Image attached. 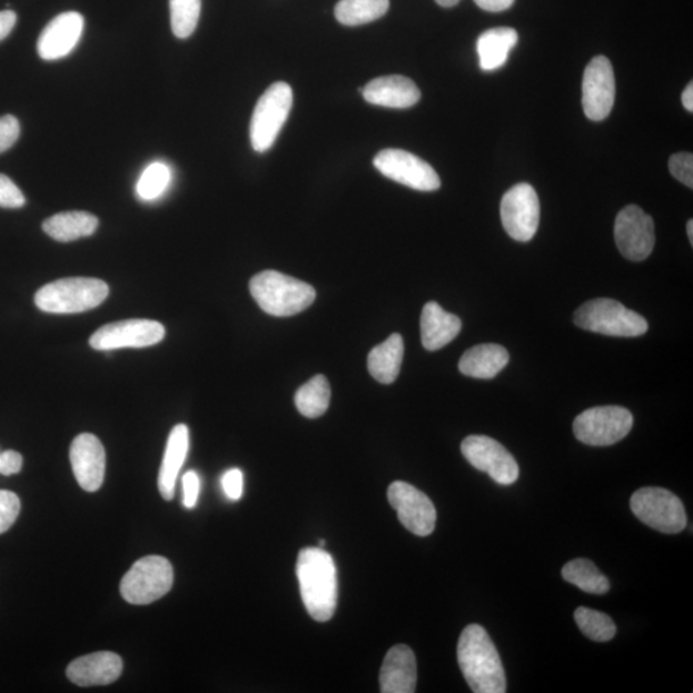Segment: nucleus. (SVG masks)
<instances>
[{"mask_svg": "<svg viewBox=\"0 0 693 693\" xmlns=\"http://www.w3.org/2000/svg\"><path fill=\"white\" fill-rule=\"evenodd\" d=\"M221 487L225 496L231 501H238L244 496L245 477L239 469H230L222 475Z\"/></svg>", "mask_w": 693, "mask_h": 693, "instance_id": "4c0bfd02", "label": "nucleus"}, {"mask_svg": "<svg viewBox=\"0 0 693 693\" xmlns=\"http://www.w3.org/2000/svg\"><path fill=\"white\" fill-rule=\"evenodd\" d=\"M99 221L95 215L82 211L57 214L43 222L48 236L61 244L93 236Z\"/></svg>", "mask_w": 693, "mask_h": 693, "instance_id": "393cba45", "label": "nucleus"}, {"mask_svg": "<svg viewBox=\"0 0 693 693\" xmlns=\"http://www.w3.org/2000/svg\"><path fill=\"white\" fill-rule=\"evenodd\" d=\"M27 204V199L16 184L6 175L0 174V207L21 208Z\"/></svg>", "mask_w": 693, "mask_h": 693, "instance_id": "c9c22d12", "label": "nucleus"}, {"mask_svg": "<svg viewBox=\"0 0 693 693\" xmlns=\"http://www.w3.org/2000/svg\"><path fill=\"white\" fill-rule=\"evenodd\" d=\"M563 578L574 584L586 594L605 595L611 590V582L588 558H575L564 565Z\"/></svg>", "mask_w": 693, "mask_h": 693, "instance_id": "cd10ccee", "label": "nucleus"}, {"mask_svg": "<svg viewBox=\"0 0 693 693\" xmlns=\"http://www.w3.org/2000/svg\"><path fill=\"white\" fill-rule=\"evenodd\" d=\"M21 511L19 496L11 491H0V534L12 527Z\"/></svg>", "mask_w": 693, "mask_h": 693, "instance_id": "72a5a7b5", "label": "nucleus"}, {"mask_svg": "<svg viewBox=\"0 0 693 693\" xmlns=\"http://www.w3.org/2000/svg\"><path fill=\"white\" fill-rule=\"evenodd\" d=\"M189 451V429L186 424H179L170 433L165 449L160 474H158V489L166 501L175 496V486L179 473Z\"/></svg>", "mask_w": 693, "mask_h": 693, "instance_id": "5701e85b", "label": "nucleus"}, {"mask_svg": "<svg viewBox=\"0 0 693 693\" xmlns=\"http://www.w3.org/2000/svg\"><path fill=\"white\" fill-rule=\"evenodd\" d=\"M574 323L581 329L611 337H640L649 330L644 316L608 298L583 304L574 314Z\"/></svg>", "mask_w": 693, "mask_h": 693, "instance_id": "39448f33", "label": "nucleus"}, {"mask_svg": "<svg viewBox=\"0 0 693 693\" xmlns=\"http://www.w3.org/2000/svg\"><path fill=\"white\" fill-rule=\"evenodd\" d=\"M614 236L615 244L625 258L644 261L655 247L653 217L636 205L627 206L616 216Z\"/></svg>", "mask_w": 693, "mask_h": 693, "instance_id": "ddd939ff", "label": "nucleus"}, {"mask_svg": "<svg viewBox=\"0 0 693 693\" xmlns=\"http://www.w3.org/2000/svg\"><path fill=\"white\" fill-rule=\"evenodd\" d=\"M296 571L308 614L316 622L330 621L338 603L337 566L331 555L320 547L304 548Z\"/></svg>", "mask_w": 693, "mask_h": 693, "instance_id": "f257e3e1", "label": "nucleus"}, {"mask_svg": "<svg viewBox=\"0 0 693 693\" xmlns=\"http://www.w3.org/2000/svg\"><path fill=\"white\" fill-rule=\"evenodd\" d=\"M377 170L390 180L420 191L440 188L436 170L428 164L403 149H384L374 158Z\"/></svg>", "mask_w": 693, "mask_h": 693, "instance_id": "9b49d317", "label": "nucleus"}, {"mask_svg": "<svg viewBox=\"0 0 693 693\" xmlns=\"http://www.w3.org/2000/svg\"><path fill=\"white\" fill-rule=\"evenodd\" d=\"M516 43L517 32L512 28H496L483 32L477 41L481 69L495 71L503 67Z\"/></svg>", "mask_w": 693, "mask_h": 693, "instance_id": "bb28decb", "label": "nucleus"}, {"mask_svg": "<svg viewBox=\"0 0 693 693\" xmlns=\"http://www.w3.org/2000/svg\"><path fill=\"white\" fill-rule=\"evenodd\" d=\"M389 10V0H339L336 19L346 27H360L382 19Z\"/></svg>", "mask_w": 693, "mask_h": 693, "instance_id": "c756f323", "label": "nucleus"}, {"mask_svg": "<svg viewBox=\"0 0 693 693\" xmlns=\"http://www.w3.org/2000/svg\"><path fill=\"white\" fill-rule=\"evenodd\" d=\"M249 290L263 311L277 317L303 313L316 298L310 284L274 270L255 275L249 281Z\"/></svg>", "mask_w": 693, "mask_h": 693, "instance_id": "7ed1b4c3", "label": "nucleus"}, {"mask_svg": "<svg viewBox=\"0 0 693 693\" xmlns=\"http://www.w3.org/2000/svg\"><path fill=\"white\" fill-rule=\"evenodd\" d=\"M330 384L324 375H316L297 390L295 404L298 412L308 419H316L327 413L330 404Z\"/></svg>", "mask_w": 693, "mask_h": 693, "instance_id": "c85d7f7f", "label": "nucleus"}, {"mask_svg": "<svg viewBox=\"0 0 693 693\" xmlns=\"http://www.w3.org/2000/svg\"><path fill=\"white\" fill-rule=\"evenodd\" d=\"M574 620L584 636L592 641L607 642L615 637L616 625L607 614L582 606L575 611Z\"/></svg>", "mask_w": 693, "mask_h": 693, "instance_id": "7c9ffc66", "label": "nucleus"}, {"mask_svg": "<svg viewBox=\"0 0 693 693\" xmlns=\"http://www.w3.org/2000/svg\"><path fill=\"white\" fill-rule=\"evenodd\" d=\"M165 333L164 325L154 320H123L98 329L90 337L89 344L97 350L145 348L160 344Z\"/></svg>", "mask_w": 693, "mask_h": 693, "instance_id": "2eb2a0df", "label": "nucleus"}, {"mask_svg": "<svg viewBox=\"0 0 693 693\" xmlns=\"http://www.w3.org/2000/svg\"><path fill=\"white\" fill-rule=\"evenodd\" d=\"M457 661L475 693H505L506 675L498 651L486 630L471 624L457 645Z\"/></svg>", "mask_w": 693, "mask_h": 693, "instance_id": "f03ea898", "label": "nucleus"}, {"mask_svg": "<svg viewBox=\"0 0 693 693\" xmlns=\"http://www.w3.org/2000/svg\"><path fill=\"white\" fill-rule=\"evenodd\" d=\"M294 105V91L287 82H275L256 105L250 120V145L258 154L269 150L287 122Z\"/></svg>", "mask_w": 693, "mask_h": 693, "instance_id": "423d86ee", "label": "nucleus"}, {"mask_svg": "<svg viewBox=\"0 0 693 693\" xmlns=\"http://www.w3.org/2000/svg\"><path fill=\"white\" fill-rule=\"evenodd\" d=\"M462 453L475 469L487 473L501 486H511L519 478L514 456L494 438L469 436L463 440Z\"/></svg>", "mask_w": 693, "mask_h": 693, "instance_id": "f8f14e48", "label": "nucleus"}, {"mask_svg": "<svg viewBox=\"0 0 693 693\" xmlns=\"http://www.w3.org/2000/svg\"><path fill=\"white\" fill-rule=\"evenodd\" d=\"M437 4L445 8L455 7L462 2V0H436Z\"/></svg>", "mask_w": 693, "mask_h": 693, "instance_id": "c03bdc74", "label": "nucleus"}, {"mask_svg": "<svg viewBox=\"0 0 693 693\" xmlns=\"http://www.w3.org/2000/svg\"><path fill=\"white\" fill-rule=\"evenodd\" d=\"M539 217V199L531 184H517L501 200V220L508 236L517 241H529L536 236Z\"/></svg>", "mask_w": 693, "mask_h": 693, "instance_id": "9d476101", "label": "nucleus"}, {"mask_svg": "<svg viewBox=\"0 0 693 693\" xmlns=\"http://www.w3.org/2000/svg\"><path fill=\"white\" fill-rule=\"evenodd\" d=\"M171 182L170 167L164 162L150 164L137 184V195L145 202L164 196Z\"/></svg>", "mask_w": 693, "mask_h": 693, "instance_id": "473e14b6", "label": "nucleus"}, {"mask_svg": "<svg viewBox=\"0 0 693 693\" xmlns=\"http://www.w3.org/2000/svg\"><path fill=\"white\" fill-rule=\"evenodd\" d=\"M362 93L367 103L387 108H410L419 102L422 93L416 83L400 75L374 79Z\"/></svg>", "mask_w": 693, "mask_h": 693, "instance_id": "aec40b11", "label": "nucleus"}, {"mask_svg": "<svg viewBox=\"0 0 693 693\" xmlns=\"http://www.w3.org/2000/svg\"><path fill=\"white\" fill-rule=\"evenodd\" d=\"M633 415L621 406L592 407L575 417L574 436L584 445L612 446L628 436Z\"/></svg>", "mask_w": 693, "mask_h": 693, "instance_id": "1a4fd4ad", "label": "nucleus"}, {"mask_svg": "<svg viewBox=\"0 0 693 693\" xmlns=\"http://www.w3.org/2000/svg\"><path fill=\"white\" fill-rule=\"evenodd\" d=\"M463 328L462 320L437 303L424 306L420 317L422 341L425 349L438 350L453 341Z\"/></svg>", "mask_w": 693, "mask_h": 693, "instance_id": "4be33fe9", "label": "nucleus"}, {"mask_svg": "<svg viewBox=\"0 0 693 693\" xmlns=\"http://www.w3.org/2000/svg\"><path fill=\"white\" fill-rule=\"evenodd\" d=\"M482 10L487 12H504L511 8L515 0H474Z\"/></svg>", "mask_w": 693, "mask_h": 693, "instance_id": "a19ab883", "label": "nucleus"}, {"mask_svg": "<svg viewBox=\"0 0 693 693\" xmlns=\"http://www.w3.org/2000/svg\"><path fill=\"white\" fill-rule=\"evenodd\" d=\"M20 122L14 116L0 117V154L10 149L20 138Z\"/></svg>", "mask_w": 693, "mask_h": 693, "instance_id": "e433bc0d", "label": "nucleus"}, {"mask_svg": "<svg viewBox=\"0 0 693 693\" xmlns=\"http://www.w3.org/2000/svg\"><path fill=\"white\" fill-rule=\"evenodd\" d=\"M682 103L689 112H693V83L690 82L682 93Z\"/></svg>", "mask_w": 693, "mask_h": 693, "instance_id": "37998d69", "label": "nucleus"}, {"mask_svg": "<svg viewBox=\"0 0 693 693\" xmlns=\"http://www.w3.org/2000/svg\"><path fill=\"white\" fill-rule=\"evenodd\" d=\"M200 491V479L196 472H188L182 475V505L194 508L197 505Z\"/></svg>", "mask_w": 693, "mask_h": 693, "instance_id": "58836bf2", "label": "nucleus"}, {"mask_svg": "<svg viewBox=\"0 0 693 693\" xmlns=\"http://www.w3.org/2000/svg\"><path fill=\"white\" fill-rule=\"evenodd\" d=\"M122 667L119 655L110 651H100L78 657L67 666L66 675L80 687L107 686L120 679Z\"/></svg>", "mask_w": 693, "mask_h": 693, "instance_id": "6ab92c4d", "label": "nucleus"}, {"mask_svg": "<svg viewBox=\"0 0 693 693\" xmlns=\"http://www.w3.org/2000/svg\"><path fill=\"white\" fill-rule=\"evenodd\" d=\"M23 458L16 451L8 449L0 453V474L10 477V475L20 473L22 469Z\"/></svg>", "mask_w": 693, "mask_h": 693, "instance_id": "ea45409f", "label": "nucleus"}, {"mask_svg": "<svg viewBox=\"0 0 693 693\" xmlns=\"http://www.w3.org/2000/svg\"><path fill=\"white\" fill-rule=\"evenodd\" d=\"M687 236L691 241V246H693V221L692 220L687 222Z\"/></svg>", "mask_w": 693, "mask_h": 693, "instance_id": "a18cd8bd", "label": "nucleus"}, {"mask_svg": "<svg viewBox=\"0 0 693 693\" xmlns=\"http://www.w3.org/2000/svg\"><path fill=\"white\" fill-rule=\"evenodd\" d=\"M405 345L399 334L384 340L382 345L374 347L367 357V367L375 380L383 384L394 383L403 365Z\"/></svg>", "mask_w": 693, "mask_h": 693, "instance_id": "a878e982", "label": "nucleus"}, {"mask_svg": "<svg viewBox=\"0 0 693 693\" xmlns=\"http://www.w3.org/2000/svg\"><path fill=\"white\" fill-rule=\"evenodd\" d=\"M631 511L647 527L665 534H675L687 527L686 508L671 491L645 487L634 492Z\"/></svg>", "mask_w": 693, "mask_h": 693, "instance_id": "6e6552de", "label": "nucleus"}, {"mask_svg": "<svg viewBox=\"0 0 693 693\" xmlns=\"http://www.w3.org/2000/svg\"><path fill=\"white\" fill-rule=\"evenodd\" d=\"M388 499L400 524L415 536L427 537L434 532L437 512L432 499L406 482H394L388 488Z\"/></svg>", "mask_w": 693, "mask_h": 693, "instance_id": "4468645a", "label": "nucleus"}, {"mask_svg": "<svg viewBox=\"0 0 693 693\" xmlns=\"http://www.w3.org/2000/svg\"><path fill=\"white\" fill-rule=\"evenodd\" d=\"M70 461L75 478L87 492L102 487L106 474V451L95 434L82 433L73 439Z\"/></svg>", "mask_w": 693, "mask_h": 693, "instance_id": "f3484780", "label": "nucleus"}, {"mask_svg": "<svg viewBox=\"0 0 693 693\" xmlns=\"http://www.w3.org/2000/svg\"><path fill=\"white\" fill-rule=\"evenodd\" d=\"M172 583L171 563L166 557L150 555L140 558L123 575L120 592L131 605H148L169 594Z\"/></svg>", "mask_w": 693, "mask_h": 693, "instance_id": "0eeeda50", "label": "nucleus"}, {"mask_svg": "<svg viewBox=\"0 0 693 693\" xmlns=\"http://www.w3.org/2000/svg\"><path fill=\"white\" fill-rule=\"evenodd\" d=\"M583 111L592 121H603L611 115L615 102V75L608 58L597 56L583 75Z\"/></svg>", "mask_w": 693, "mask_h": 693, "instance_id": "dca6fc26", "label": "nucleus"}, {"mask_svg": "<svg viewBox=\"0 0 693 693\" xmlns=\"http://www.w3.org/2000/svg\"><path fill=\"white\" fill-rule=\"evenodd\" d=\"M511 356L499 345H479L467 349L458 363V370L475 379H494L505 369Z\"/></svg>", "mask_w": 693, "mask_h": 693, "instance_id": "b1692460", "label": "nucleus"}, {"mask_svg": "<svg viewBox=\"0 0 693 693\" xmlns=\"http://www.w3.org/2000/svg\"><path fill=\"white\" fill-rule=\"evenodd\" d=\"M417 665L414 651L406 645L392 647L380 671L383 693H413L416 690Z\"/></svg>", "mask_w": 693, "mask_h": 693, "instance_id": "412c9836", "label": "nucleus"}, {"mask_svg": "<svg viewBox=\"0 0 693 693\" xmlns=\"http://www.w3.org/2000/svg\"><path fill=\"white\" fill-rule=\"evenodd\" d=\"M17 14L13 11H0V41L4 40L16 27Z\"/></svg>", "mask_w": 693, "mask_h": 693, "instance_id": "79ce46f5", "label": "nucleus"}, {"mask_svg": "<svg viewBox=\"0 0 693 693\" xmlns=\"http://www.w3.org/2000/svg\"><path fill=\"white\" fill-rule=\"evenodd\" d=\"M83 17L78 12H65L55 17L38 40V53L41 60L57 61L69 56L79 41L83 31Z\"/></svg>", "mask_w": 693, "mask_h": 693, "instance_id": "a211bd4d", "label": "nucleus"}, {"mask_svg": "<svg viewBox=\"0 0 693 693\" xmlns=\"http://www.w3.org/2000/svg\"><path fill=\"white\" fill-rule=\"evenodd\" d=\"M670 170L675 179L689 188H693V156L682 152L673 155L670 160Z\"/></svg>", "mask_w": 693, "mask_h": 693, "instance_id": "f704fd0d", "label": "nucleus"}, {"mask_svg": "<svg viewBox=\"0 0 693 693\" xmlns=\"http://www.w3.org/2000/svg\"><path fill=\"white\" fill-rule=\"evenodd\" d=\"M202 0H170L171 29L174 36L187 39L194 36L199 21Z\"/></svg>", "mask_w": 693, "mask_h": 693, "instance_id": "2f4dec72", "label": "nucleus"}, {"mask_svg": "<svg viewBox=\"0 0 693 693\" xmlns=\"http://www.w3.org/2000/svg\"><path fill=\"white\" fill-rule=\"evenodd\" d=\"M110 294L103 280L66 278L46 284L36 295L39 310L48 314H79L102 305Z\"/></svg>", "mask_w": 693, "mask_h": 693, "instance_id": "20e7f679", "label": "nucleus"}]
</instances>
